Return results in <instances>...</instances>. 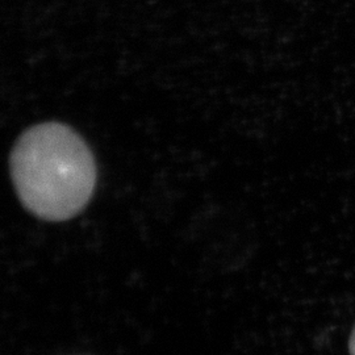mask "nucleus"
I'll return each mask as SVG.
<instances>
[{
	"label": "nucleus",
	"mask_w": 355,
	"mask_h": 355,
	"mask_svg": "<svg viewBox=\"0 0 355 355\" xmlns=\"http://www.w3.org/2000/svg\"><path fill=\"white\" fill-rule=\"evenodd\" d=\"M350 353L352 355H355V330L352 336V340H350Z\"/></svg>",
	"instance_id": "f03ea898"
},
{
	"label": "nucleus",
	"mask_w": 355,
	"mask_h": 355,
	"mask_svg": "<svg viewBox=\"0 0 355 355\" xmlns=\"http://www.w3.org/2000/svg\"><path fill=\"white\" fill-rule=\"evenodd\" d=\"M11 173L21 203L46 221L79 214L96 186V165L87 144L61 123L24 132L13 148Z\"/></svg>",
	"instance_id": "f257e3e1"
}]
</instances>
